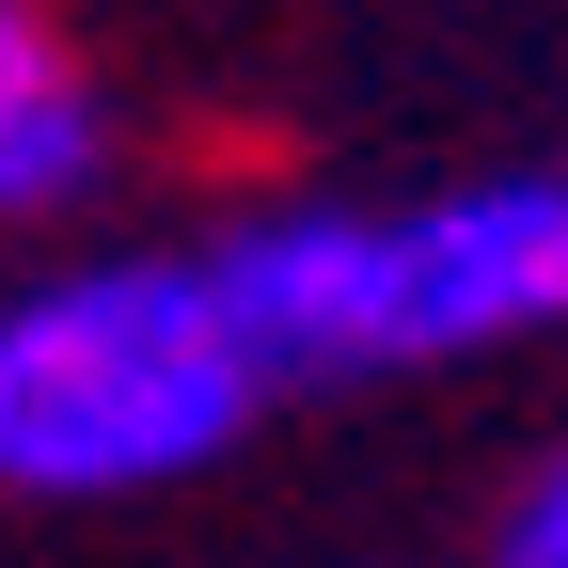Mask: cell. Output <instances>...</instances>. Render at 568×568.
Instances as JSON below:
<instances>
[{
	"label": "cell",
	"mask_w": 568,
	"mask_h": 568,
	"mask_svg": "<svg viewBox=\"0 0 568 568\" xmlns=\"http://www.w3.org/2000/svg\"><path fill=\"white\" fill-rule=\"evenodd\" d=\"M253 364L190 253H80L0 301V506H142L237 458Z\"/></svg>",
	"instance_id": "1"
},
{
	"label": "cell",
	"mask_w": 568,
	"mask_h": 568,
	"mask_svg": "<svg viewBox=\"0 0 568 568\" xmlns=\"http://www.w3.org/2000/svg\"><path fill=\"white\" fill-rule=\"evenodd\" d=\"M379 237H395V364H474V347L568 332V159L379 205Z\"/></svg>",
	"instance_id": "2"
},
{
	"label": "cell",
	"mask_w": 568,
	"mask_h": 568,
	"mask_svg": "<svg viewBox=\"0 0 568 568\" xmlns=\"http://www.w3.org/2000/svg\"><path fill=\"white\" fill-rule=\"evenodd\" d=\"M222 301L253 395H316V379H395V237L379 205H253L222 253H190Z\"/></svg>",
	"instance_id": "3"
},
{
	"label": "cell",
	"mask_w": 568,
	"mask_h": 568,
	"mask_svg": "<svg viewBox=\"0 0 568 568\" xmlns=\"http://www.w3.org/2000/svg\"><path fill=\"white\" fill-rule=\"evenodd\" d=\"M95 190H111V80L63 17L0 0V222H80Z\"/></svg>",
	"instance_id": "4"
},
{
	"label": "cell",
	"mask_w": 568,
	"mask_h": 568,
	"mask_svg": "<svg viewBox=\"0 0 568 568\" xmlns=\"http://www.w3.org/2000/svg\"><path fill=\"white\" fill-rule=\"evenodd\" d=\"M489 568H568V458L521 474V506L489 521Z\"/></svg>",
	"instance_id": "5"
}]
</instances>
